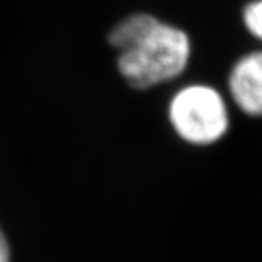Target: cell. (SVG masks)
I'll return each mask as SVG.
<instances>
[{
	"label": "cell",
	"instance_id": "1",
	"mask_svg": "<svg viewBox=\"0 0 262 262\" xmlns=\"http://www.w3.org/2000/svg\"><path fill=\"white\" fill-rule=\"evenodd\" d=\"M117 52L120 78L136 90H148L180 78L193 55L190 35L152 13L123 16L106 35Z\"/></svg>",
	"mask_w": 262,
	"mask_h": 262
},
{
	"label": "cell",
	"instance_id": "2",
	"mask_svg": "<svg viewBox=\"0 0 262 262\" xmlns=\"http://www.w3.org/2000/svg\"><path fill=\"white\" fill-rule=\"evenodd\" d=\"M167 122L176 136L193 147L220 142L231 126L229 106L223 93L209 84H186L167 103Z\"/></svg>",
	"mask_w": 262,
	"mask_h": 262
},
{
	"label": "cell",
	"instance_id": "3",
	"mask_svg": "<svg viewBox=\"0 0 262 262\" xmlns=\"http://www.w3.org/2000/svg\"><path fill=\"white\" fill-rule=\"evenodd\" d=\"M232 103L250 117H262V49L251 51L232 65L228 76Z\"/></svg>",
	"mask_w": 262,
	"mask_h": 262
},
{
	"label": "cell",
	"instance_id": "4",
	"mask_svg": "<svg viewBox=\"0 0 262 262\" xmlns=\"http://www.w3.org/2000/svg\"><path fill=\"white\" fill-rule=\"evenodd\" d=\"M242 21L253 38L262 43V0H251L243 7Z\"/></svg>",
	"mask_w": 262,
	"mask_h": 262
},
{
	"label": "cell",
	"instance_id": "5",
	"mask_svg": "<svg viewBox=\"0 0 262 262\" xmlns=\"http://www.w3.org/2000/svg\"><path fill=\"white\" fill-rule=\"evenodd\" d=\"M0 262H8V245L2 231H0Z\"/></svg>",
	"mask_w": 262,
	"mask_h": 262
}]
</instances>
